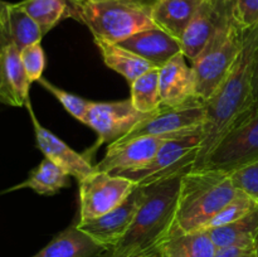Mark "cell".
I'll return each instance as SVG.
<instances>
[{
    "instance_id": "cell-1",
    "label": "cell",
    "mask_w": 258,
    "mask_h": 257,
    "mask_svg": "<svg viewBox=\"0 0 258 257\" xmlns=\"http://www.w3.org/2000/svg\"><path fill=\"white\" fill-rule=\"evenodd\" d=\"M258 48V24L246 30L243 45L231 71L206 106L202 141L193 169L203 168L209 154L234 121L254 103L252 95L253 60Z\"/></svg>"
},
{
    "instance_id": "cell-2",
    "label": "cell",
    "mask_w": 258,
    "mask_h": 257,
    "mask_svg": "<svg viewBox=\"0 0 258 257\" xmlns=\"http://www.w3.org/2000/svg\"><path fill=\"white\" fill-rule=\"evenodd\" d=\"M181 176L176 175L146 186V197L127 233L110 248L122 257H158L161 244L175 228Z\"/></svg>"
},
{
    "instance_id": "cell-3",
    "label": "cell",
    "mask_w": 258,
    "mask_h": 257,
    "mask_svg": "<svg viewBox=\"0 0 258 257\" xmlns=\"http://www.w3.org/2000/svg\"><path fill=\"white\" fill-rule=\"evenodd\" d=\"M238 193L227 171L190 169L181 176L175 227L183 232L202 231Z\"/></svg>"
},
{
    "instance_id": "cell-4",
    "label": "cell",
    "mask_w": 258,
    "mask_h": 257,
    "mask_svg": "<svg viewBox=\"0 0 258 257\" xmlns=\"http://www.w3.org/2000/svg\"><path fill=\"white\" fill-rule=\"evenodd\" d=\"M70 18L82 23L93 38L118 43L146 29L153 20L155 0H68Z\"/></svg>"
},
{
    "instance_id": "cell-5",
    "label": "cell",
    "mask_w": 258,
    "mask_h": 257,
    "mask_svg": "<svg viewBox=\"0 0 258 257\" xmlns=\"http://www.w3.org/2000/svg\"><path fill=\"white\" fill-rule=\"evenodd\" d=\"M246 29L239 24L237 14L224 23L211 38L208 44L191 60L196 95L206 102L231 71L242 49Z\"/></svg>"
},
{
    "instance_id": "cell-6",
    "label": "cell",
    "mask_w": 258,
    "mask_h": 257,
    "mask_svg": "<svg viewBox=\"0 0 258 257\" xmlns=\"http://www.w3.org/2000/svg\"><path fill=\"white\" fill-rule=\"evenodd\" d=\"M258 160V102L244 111L209 154L203 168L227 173Z\"/></svg>"
},
{
    "instance_id": "cell-7",
    "label": "cell",
    "mask_w": 258,
    "mask_h": 257,
    "mask_svg": "<svg viewBox=\"0 0 258 257\" xmlns=\"http://www.w3.org/2000/svg\"><path fill=\"white\" fill-rule=\"evenodd\" d=\"M201 141L202 131L166 140L156 151L150 163L145 166L115 175L125 176L135 181L139 186H148L180 175L193 169L201 148Z\"/></svg>"
},
{
    "instance_id": "cell-8",
    "label": "cell",
    "mask_w": 258,
    "mask_h": 257,
    "mask_svg": "<svg viewBox=\"0 0 258 257\" xmlns=\"http://www.w3.org/2000/svg\"><path fill=\"white\" fill-rule=\"evenodd\" d=\"M138 184L122 175L95 171L80 181V221H91L122 204Z\"/></svg>"
},
{
    "instance_id": "cell-9",
    "label": "cell",
    "mask_w": 258,
    "mask_h": 257,
    "mask_svg": "<svg viewBox=\"0 0 258 257\" xmlns=\"http://www.w3.org/2000/svg\"><path fill=\"white\" fill-rule=\"evenodd\" d=\"M153 115V113H151ZM150 115L140 112L134 107L131 98L111 102H92L86 115L85 125L97 133L96 146L115 144L130 134L141 121Z\"/></svg>"
},
{
    "instance_id": "cell-10",
    "label": "cell",
    "mask_w": 258,
    "mask_h": 257,
    "mask_svg": "<svg viewBox=\"0 0 258 257\" xmlns=\"http://www.w3.org/2000/svg\"><path fill=\"white\" fill-rule=\"evenodd\" d=\"M7 12L0 19V102L22 107L29 100L32 83L25 75L20 50L10 38Z\"/></svg>"
},
{
    "instance_id": "cell-11",
    "label": "cell",
    "mask_w": 258,
    "mask_h": 257,
    "mask_svg": "<svg viewBox=\"0 0 258 257\" xmlns=\"http://www.w3.org/2000/svg\"><path fill=\"white\" fill-rule=\"evenodd\" d=\"M206 120L204 102L180 108H161L141 121L130 134L118 141H127L139 136H164V135H188L198 133L203 128Z\"/></svg>"
},
{
    "instance_id": "cell-12",
    "label": "cell",
    "mask_w": 258,
    "mask_h": 257,
    "mask_svg": "<svg viewBox=\"0 0 258 257\" xmlns=\"http://www.w3.org/2000/svg\"><path fill=\"white\" fill-rule=\"evenodd\" d=\"M236 13V0H204L180 39L181 53L193 60Z\"/></svg>"
},
{
    "instance_id": "cell-13",
    "label": "cell",
    "mask_w": 258,
    "mask_h": 257,
    "mask_svg": "<svg viewBox=\"0 0 258 257\" xmlns=\"http://www.w3.org/2000/svg\"><path fill=\"white\" fill-rule=\"evenodd\" d=\"M146 197V186H138L131 196L108 213L91 219V221L76 223L78 228L106 249L113 248L127 233L134 218Z\"/></svg>"
},
{
    "instance_id": "cell-14",
    "label": "cell",
    "mask_w": 258,
    "mask_h": 257,
    "mask_svg": "<svg viewBox=\"0 0 258 257\" xmlns=\"http://www.w3.org/2000/svg\"><path fill=\"white\" fill-rule=\"evenodd\" d=\"M180 136L184 135L139 136L127 141H117L111 144L108 145L102 160L93 166V170L110 174L138 170L150 163L156 151L166 140L180 138Z\"/></svg>"
},
{
    "instance_id": "cell-15",
    "label": "cell",
    "mask_w": 258,
    "mask_h": 257,
    "mask_svg": "<svg viewBox=\"0 0 258 257\" xmlns=\"http://www.w3.org/2000/svg\"><path fill=\"white\" fill-rule=\"evenodd\" d=\"M25 107L30 116L33 127H34L37 146L45 158L49 159L52 163H54L58 168L66 171L68 175L77 179L78 183L87 178L91 173H93V165L87 156L73 150L64 141L50 133L38 121L37 116L33 111L30 100L27 101Z\"/></svg>"
},
{
    "instance_id": "cell-16",
    "label": "cell",
    "mask_w": 258,
    "mask_h": 257,
    "mask_svg": "<svg viewBox=\"0 0 258 257\" xmlns=\"http://www.w3.org/2000/svg\"><path fill=\"white\" fill-rule=\"evenodd\" d=\"M185 58L180 52L159 68V88L163 107L180 108L203 102L196 95L193 68L186 65Z\"/></svg>"
},
{
    "instance_id": "cell-17",
    "label": "cell",
    "mask_w": 258,
    "mask_h": 257,
    "mask_svg": "<svg viewBox=\"0 0 258 257\" xmlns=\"http://www.w3.org/2000/svg\"><path fill=\"white\" fill-rule=\"evenodd\" d=\"M118 44L159 68L181 52L180 40L171 37L160 28L139 32L118 42Z\"/></svg>"
},
{
    "instance_id": "cell-18",
    "label": "cell",
    "mask_w": 258,
    "mask_h": 257,
    "mask_svg": "<svg viewBox=\"0 0 258 257\" xmlns=\"http://www.w3.org/2000/svg\"><path fill=\"white\" fill-rule=\"evenodd\" d=\"M107 249L81 231L77 224L68 227L33 257H97Z\"/></svg>"
},
{
    "instance_id": "cell-19",
    "label": "cell",
    "mask_w": 258,
    "mask_h": 257,
    "mask_svg": "<svg viewBox=\"0 0 258 257\" xmlns=\"http://www.w3.org/2000/svg\"><path fill=\"white\" fill-rule=\"evenodd\" d=\"M204 0H155L153 20L155 25L180 40L189 23Z\"/></svg>"
},
{
    "instance_id": "cell-20",
    "label": "cell",
    "mask_w": 258,
    "mask_h": 257,
    "mask_svg": "<svg viewBox=\"0 0 258 257\" xmlns=\"http://www.w3.org/2000/svg\"><path fill=\"white\" fill-rule=\"evenodd\" d=\"M216 253L208 231L183 232L175 227L159 248L158 257H216Z\"/></svg>"
},
{
    "instance_id": "cell-21",
    "label": "cell",
    "mask_w": 258,
    "mask_h": 257,
    "mask_svg": "<svg viewBox=\"0 0 258 257\" xmlns=\"http://www.w3.org/2000/svg\"><path fill=\"white\" fill-rule=\"evenodd\" d=\"M93 40L102 55L105 65L115 72L120 73L122 77L128 81V83L135 81L136 78L150 71L151 68L156 67L136 53L121 47L118 43L97 39V38H93Z\"/></svg>"
},
{
    "instance_id": "cell-22",
    "label": "cell",
    "mask_w": 258,
    "mask_h": 257,
    "mask_svg": "<svg viewBox=\"0 0 258 257\" xmlns=\"http://www.w3.org/2000/svg\"><path fill=\"white\" fill-rule=\"evenodd\" d=\"M208 233L217 249L254 248L258 236V208L232 223L208 229Z\"/></svg>"
},
{
    "instance_id": "cell-23",
    "label": "cell",
    "mask_w": 258,
    "mask_h": 257,
    "mask_svg": "<svg viewBox=\"0 0 258 257\" xmlns=\"http://www.w3.org/2000/svg\"><path fill=\"white\" fill-rule=\"evenodd\" d=\"M70 176L49 159L45 158L40 161L39 165L30 171L24 181L12 186L5 190V193L19 190V189H32L33 191L42 196H53L57 194L60 189L71 185Z\"/></svg>"
},
{
    "instance_id": "cell-24",
    "label": "cell",
    "mask_w": 258,
    "mask_h": 257,
    "mask_svg": "<svg viewBox=\"0 0 258 257\" xmlns=\"http://www.w3.org/2000/svg\"><path fill=\"white\" fill-rule=\"evenodd\" d=\"M131 85V102L140 112L151 115L161 110V96L159 88V67L141 75Z\"/></svg>"
},
{
    "instance_id": "cell-25",
    "label": "cell",
    "mask_w": 258,
    "mask_h": 257,
    "mask_svg": "<svg viewBox=\"0 0 258 257\" xmlns=\"http://www.w3.org/2000/svg\"><path fill=\"white\" fill-rule=\"evenodd\" d=\"M47 34L63 19L70 18L68 0H22L17 3Z\"/></svg>"
},
{
    "instance_id": "cell-26",
    "label": "cell",
    "mask_w": 258,
    "mask_h": 257,
    "mask_svg": "<svg viewBox=\"0 0 258 257\" xmlns=\"http://www.w3.org/2000/svg\"><path fill=\"white\" fill-rule=\"evenodd\" d=\"M8 30L13 43L19 50L42 42L44 37L39 25L15 3H9L7 12Z\"/></svg>"
},
{
    "instance_id": "cell-27",
    "label": "cell",
    "mask_w": 258,
    "mask_h": 257,
    "mask_svg": "<svg viewBox=\"0 0 258 257\" xmlns=\"http://www.w3.org/2000/svg\"><path fill=\"white\" fill-rule=\"evenodd\" d=\"M258 208V203L251 197L247 196L246 193L239 190L236 198L229 202L227 206H224L213 218L208 221V223L203 227L202 231H208V229L217 228V227L226 226V224L232 223L242 217L247 216L252 211Z\"/></svg>"
},
{
    "instance_id": "cell-28",
    "label": "cell",
    "mask_w": 258,
    "mask_h": 257,
    "mask_svg": "<svg viewBox=\"0 0 258 257\" xmlns=\"http://www.w3.org/2000/svg\"><path fill=\"white\" fill-rule=\"evenodd\" d=\"M38 82L62 103L64 110L71 116H73L76 120L81 121L82 123H86V115H87L91 101L85 100V98L80 97V96L73 95V93L68 92V91L62 90V88L57 87V86H54L52 82H49V81L43 77Z\"/></svg>"
},
{
    "instance_id": "cell-29",
    "label": "cell",
    "mask_w": 258,
    "mask_h": 257,
    "mask_svg": "<svg viewBox=\"0 0 258 257\" xmlns=\"http://www.w3.org/2000/svg\"><path fill=\"white\" fill-rule=\"evenodd\" d=\"M20 59L29 82H38L42 78L45 67V55L42 43H35L20 50Z\"/></svg>"
},
{
    "instance_id": "cell-30",
    "label": "cell",
    "mask_w": 258,
    "mask_h": 257,
    "mask_svg": "<svg viewBox=\"0 0 258 257\" xmlns=\"http://www.w3.org/2000/svg\"><path fill=\"white\" fill-rule=\"evenodd\" d=\"M229 174L234 186L258 203V160L236 169Z\"/></svg>"
},
{
    "instance_id": "cell-31",
    "label": "cell",
    "mask_w": 258,
    "mask_h": 257,
    "mask_svg": "<svg viewBox=\"0 0 258 257\" xmlns=\"http://www.w3.org/2000/svg\"><path fill=\"white\" fill-rule=\"evenodd\" d=\"M236 14L246 30L258 24V0H236Z\"/></svg>"
},
{
    "instance_id": "cell-32",
    "label": "cell",
    "mask_w": 258,
    "mask_h": 257,
    "mask_svg": "<svg viewBox=\"0 0 258 257\" xmlns=\"http://www.w3.org/2000/svg\"><path fill=\"white\" fill-rule=\"evenodd\" d=\"M216 257H257L254 248H237V247H229V248L217 249Z\"/></svg>"
},
{
    "instance_id": "cell-33",
    "label": "cell",
    "mask_w": 258,
    "mask_h": 257,
    "mask_svg": "<svg viewBox=\"0 0 258 257\" xmlns=\"http://www.w3.org/2000/svg\"><path fill=\"white\" fill-rule=\"evenodd\" d=\"M252 95L254 102H258V48L253 60V76H252Z\"/></svg>"
},
{
    "instance_id": "cell-34",
    "label": "cell",
    "mask_w": 258,
    "mask_h": 257,
    "mask_svg": "<svg viewBox=\"0 0 258 257\" xmlns=\"http://www.w3.org/2000/svg\"><path fill=\"white\" fill-rule=\"evenodd\" d=\"M8 5H9V3L3 2V0H0V19H2V18L4 17L5 12H7V9H8Z\"/></svg>"
},
{
    "instance_id": "cell-35",
    "label": "cell",
    "mask_w": 258,
    "mask_h": 257,
    "mask_svg": "<svg viewBox=\"0 0 258 257\" xmlns=\"http://www.w3.org/2000/svg\"><path fill=\"white\" fill-rule=\"evenodd\" d=\"M97 257H122V256H117V254L113 253L111 249H107V251H105L103 253H101L100 256H97ZM145 257H151V256H145Z\"/></svg>"
},
{
    "instance_id": "cell-36",
    "label": "cell",
    "mask_w": 258,
    "mask_h": 257,
    "mask_svg": "<svg viewBox=\"0 0 258 257\" xmlns=\"http://www.w3.org/2000/svg\"><path fill=\"white\" fill-rule=\"evenodd\" d=\"M254 251H256V254L258 257V236H257V239H256V244H254Z\"/></svg>"
}]
</instances>
